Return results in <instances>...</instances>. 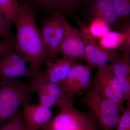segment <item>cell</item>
I'll return each mask as SVG.
<instances>
[{
  "label": "cell",
  "mask_w": 130,
  "mask_h": 130,
  "mask_svg": "<svg viewBox=\"0 0 130 130\" xmlns=\"http://www.w3.org/2000/svg\"><path fill=\"white\" fill-rule=\"evenodd\" d=\"M130 53L116 57L108 66L121 86L127 107H130Z\"/></svg>",
  "instance_id": "4fadbf2b"
},
{
  "label": "cell",
  "mask_w": 130,
  "mask_h": 130,
  "mask_svg": "<svg viewBox=\"0 0 130 130\" xmlns=\"http://www.w3.org/2000/svg\"><path fill=\"white\" fill-rule=\"evenodd\" d=\"M16 48V46L11 43L4 40H0V58L8 52Z\"/></svg>",
  "instance_id": "d4e9b609"
},
{
  "label": "cell",
  "mask_w": 130,
  "mask_h": 130,
  "mask_svg": "<svg viewBox=\"0 0 130 130\" xmlns=\"http://www.w3.org/2000/svg\"><path fill=\"white\" fill-rule=\"evenodd\" d=\"M119 23H130V0H112Z\"/></svg>",
  "instance_id": "d6986e66"
},
{
  "label": "cell",
  "mask_w": 130,
  "mask_h": 130,
  "mask_svg": "<svg viewBox=\"0 0 130 130\" xmlns=\"http://www.w3.org/2000/svg\"><path fill=\"white\" fill-rule=\"evenodd\" d=\"M20 3L18 0H0V11L14 23Z\"/></svg>",
  "instance_id": "44dd1931"
},
{
  "label": "cell",
  "mask_w": 130,
  "mask_h": 130,
  "mask_svg": "<svg viewBox=\"0 0 130 130\" xmlns=\"http://www.w3.org/2000/svg\"><path fill=\"white\" fill-rule=\"evenodd\" d=\"M93 68L90 65L84 66L78 63L72 67L61 85L69 97L72 98L76 94L82 95L88 89L92 80Z\"/></svg>",
  "instance_id": "ba28073f"
},
{
  "label": "cell",
  "mask_w": 130,
  "mask_h": 130,
  "mask_svg": "<svg viewBox=\"0 0 130 130\" xmlns=\"http://www.w3.org/2000/svg\"><path fill=\"white\" fill-rule=\"evenodd\" d=\"M36 18V13L30 6L19 3L14 23L17 30L16 47L29 63L33 77L49 58Z\"/></svg>",
  "instance_id": "6da1fadb"
},
{
  "label": "cell",
  "mask_w": 130,
  "mask_h": 130,
  "mask_svg": "<svg viewBox=\"0 0 130 130\" xmlns=\"http://www.w3.org/2000/svg\"><path fill=\"white\" fill-rule=\"evenodd\" d=\"M12 23L0 11V37L2 40L16 46L15 37L11 29Z\"/></svg>",
  "instance_id": "ffe728a7"
},
{
  "label": "cell",
  "mask_w": 130,
  "mask_h": 130,
  "mask_svg": "<svg viewBox=\"0 0 130 130\" xmlns=\"http://www.w3.org/2000/svg\"><path fill=\"white\" fill-rule=\"evenodd\" d=\"M86 91L79 102L87 108L102 130L115 129L121 116L118 105L102 95L91 83Z\"/></svg>",
  "instance_id": "7a4b0ae2"
},
{
  "label": "cell",
  "mask_w": 130,
  "mask_h": 130,
  "mask_svg": "<svg viewBox=\"0 0 130 130\" xmlns=\"http://www.w3.org/2000/svg\"><path fill=\"white\" fill-rule=\"evenodd\" d=\"M39 130H100L97 122L88 112L76 109L71 101Z\"/></svg>",
  "instance_id": "277c9868"
},
{
  "label": "cell",
  "mask_w": 130,
  "mask_h": 130,
  "mask_svg": "<svg viewBox=\"0 0 130 130\" xmlns=\"http://www.w3.org/2000/svg\"><path fill=\"white\" fill-rule=\"evenodd\" d=\"M77 63V60L63 57L49 58L44 62L46 69L41 71L42 74L49 82L62 85L72 68Z\"/></svg>",
  "instance_id": "30bf717a"
},
{
  "label": "cell",
  "mask_w": 130,
  "mask_h": 130,
  "mask_svg": "<svg viewBox=\"0 0 130 130\" xmlns=\"http://www.w3.org/2000/svg\"><path fill=\"white\" fill-rule=\"evenodd\" d=\"M116 51L101 46L94 38L86 32V44L85 50V61L88 65L98 70L105 67L119 56Z\"/></svg>",
  "instance_id": "9c48e42d"
},
{
  "label": "cell",
  "mask_w": 130,
  "mask_h": 130,
  "mask_svg": "<svg viewBox=\"0 0 130 130\" xmlns=\"http://www.w3.org/2000/svg\"><path fill=\"white\" fill-rule=\"evenodd\" d=\"M27 61L18 50L13 49L0 59V77L16 79L20 78L33 77Z\"/></svg>",
  "instance_id": "5b68a950"
},
{
  "label": "cell",
  "mask_w": 130,
  "mask_h": 130,
  "mask_svg": "<svg viewBox=\"0 0 130 130\" xmlns=\"http://www.w3.org/2000/svg\"><path fill=\"white\" fill-rule=\"evenodd\" d=\"M0 130H26L22 112L18 111L0 126Z\"/></svg>",
  "instance_id": "7402d4cb"
},
{
  "label": "cell",
  "mask_w": 130,
  "mask_h": 130,
  "mask_svg": "<svg viewBox=\"0 0 130 130\" xmlns=\"http://www.w3.org/2000/svg\"><path fill=\"white\" fill-rule=\"evenodd\" d=\"M116 130H130V107H127L119 120Z\"/></svg>",
  "instance_id": "cb8c5ba5"
},
{
  "label": "cell",
  "mask_w": 130,
  "mask_h": 130,
  "mask_svg": "<svg viewBox=\"0 0 130 130\" xmlns=\"http://www.w3.org/2000/svg\"><path fill=\"white\" fill-rule=\"evenodd\" d=\"M59 14V13L50 14L46 18L42 20L40 22L41 35L48 52Z\"/></svg>",
  "instance_id": "e0dca14e"
},
{
  "label": "cell",
  "mask_w": 130,
  "mask_h": 130,
  "mask_svg": "<svg viewBox=\"0 0 130 130\" xmlns=\"http://www.w3.org/2000/svg\"><path fill=\"white\" fill-rule=\"evenodd\" d=\"M101 68L112 90L118 99L121 105L124 107L125 99L124 92L118 79L110 69L108 66L106 65Z\"/></svg>",
  "instance_id": "ac0fdd59"
},
{
  "label": "cell",
  "mask_w": 130,
  "mask_h": 130,
  "mask_svg": "<svg viewBox=\"0 0 130 130\" xmlns=\"http://www.w3.org/2000/svg\"><path fill=\"white\" fill-rule=\"evenodd\" d=\"M85 7L87 15L93 21L101 20L119 32H123L130 26V23L118 22L112 0H90Z\"/></svg>",
  "instance_id": "8992f818"
},
{
  "label": "cell",
  "mask_w": 130,
  "mask_h": 130,
  "mask_svg": "<svg viewBox=\"0 0 130 130\" xmlns=\"http://www.w3.org/2000/svg\"><path fill=\"white\" fill-rule=\"evenodd\" d=\"M86 44V32L79 30L68 22L66 34L60 47L59 54L64 58L85 61Z\"/></svg>",
  "instance_id": "52a82bcc"
},
{
  "label": "cell",
  "mask_w": 130,
  "mask_h": 130,
  "mask_svg": "<svg viewBox=\"0 0 130 130\" xmlns=\"http://www.w3.org/2000/svg\"><path fill=\"white\" fill-rule=\"evenodd\" d=\"M91 83L102 95L115 103L119 107L122 113L124 111L125 109L121 105L118 99L112 90L102 68L98 70L95 77L91 80Z\"/></svg>",
  "instance_id": "2e32d148"
},
{
  "label": "cell",
  "mask_w": 130,
  "mask_h": 130,
  "mask_svg": "<svg viewBox=\"0 0 130 130\" xmlns=\"http://www.w3.org/2000/svg\"><path fill=\"white\" fill-rule=\"evenodd\" d=\"M26 130H39L53 117L51 108L26 101L21 105Z\"/></svg>",
  "instance_id": "8fae6325"
},
{
  "label": "cell",
  "mask_w": 130,
  "mask_h": 130,
  "mask_svg": "<svg viewBox=\"0 0 130 130\" xmlns=\"http://www.w3.org/2000/svg\"><path fill=\"white\" fill-rule=\"evenodd\" d=\"M68 22L65 16L62 14H59L48 50L49 58H58L60 47L66 34Z\"/></svg>",
  "instance_id": "9a60e30c"
},
{
  "label": "cell",
  "mask_w": 130,
  "mask_h": 130,
  "mask_svg": "<svg viewBox=\"0 0 130 130\" xmlns=\"http://www.w3.org/2000/svg\"><path fill=\"white\" fill-rule=\"evenodd\" d=\"M33 94L29 83L0 77V126L18 111L23 103L30 102Z\"/></svg>",
  "instance_id": "3957f363"
},
{
  "label": "cell",
  "mask_w": 130,
  "mask_h": 130,
  "mask_svg": "<svg viewBox=\"0 0 130 130\" xmlns=\"http://www.w3.org/2000/svg\"><path fill=\"white\" fill-rule=\"evenodd\" d=\"M110 31L109 27L105 22L100 19L93 21L90 28L92 36L98 37H103Z\"/></svg>",
  "instance_id": "603a6c76"
},
{
  "label": "cell",
  "mask_w": 130,
  "mask_h": 130,
  "mask_svg": "<svg viewBox=\"0 0 130 130\" xmlns=\"http://www.w3.org/2000/svg\"><path fill=\"white\" fill-rule=\"evenodd\" d=\"M101 43L107 49L118 50L123 54L130 53V27L123 32L109 31L102 37Z\"/></svg>",
  "instance_id": "5bb4252c"
},
{
  "label": "cell",
  "mask_w": 130,
  "mask_h": 130,
  "mask_svg": "<svg viewBox=\"0 0 130 130\" xmlns=\"http://www.w3.org/2000/svg\"><path fill=\"white\" fill-rule=\"evenodd\" d=\"M33 7L50 14H74L81 5L86 6L90 0H27Z\"/></svg>",
  "instance_id": "7c38bea8"
}]
</instances>
